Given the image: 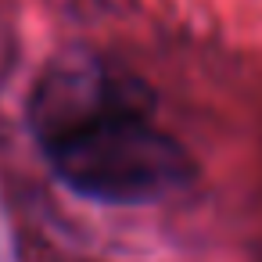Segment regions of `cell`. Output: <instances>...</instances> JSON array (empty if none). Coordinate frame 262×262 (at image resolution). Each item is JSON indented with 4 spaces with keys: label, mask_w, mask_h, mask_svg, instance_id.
<instances>
[{
    "label": "cell",
    "mask_w": 262,
    "mask_h": 262,
    "mask_svg": "<svg viewBox=\"0 0 262 262\" xmlns=\"http://www.w3.org/2000/svg\"><path fill=\"white\" fill-rule=\"evenodd\" d=\"M29 133L54 180L97 205H155L194 176L147 86L90 51L47 61L29 94Z\"/></svg>",
    "instance_id": "obj_1"
}]
</instances>
